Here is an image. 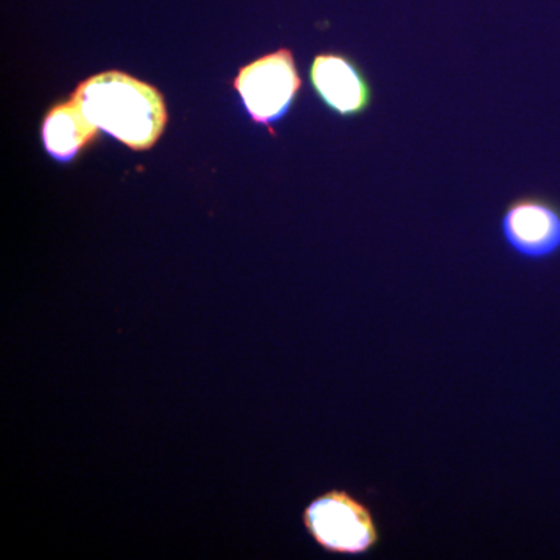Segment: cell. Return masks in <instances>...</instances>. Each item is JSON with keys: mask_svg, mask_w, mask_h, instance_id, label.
<instances>
[{"mask_svg": "<svg viewBox=\"0 0 560 560\" xmlns=\"http://www.w3.org/2000/svg\"><path fill=\"white\" fill-rule=\"evenodd\" d=\"M500 234L526 261H548L560 254V205L541 195L514 198L503 210Z\"/></svg>", "mask_w": 560, "mask_h": 560, "instance_id": "277c9868", "label": "cell"}, {"mask_svg": "<svg viewBox=\"0 0 560 560\" xmlns=\"http://www.w3.org/2000/svg\"><path fill=\"white\" fill-rule=\"evenodd\" d=\"M311 84L318 101L342 119H355L374 101L371 81L359 62L341 51H320L311 65Z\"/></svg>", "mask_w": 560, "mask_h": 560, "instance_id": "5b68a950", "label": "cell"}, {"mask_svg": "<svg viewBox=\"0 0 560 560\" xmlns=\"http://www.w3.org/2000/svg\"><path fill=\"white\" fill-rule=\"evenodd\" d=\"M70 101L98 130L135 151L150 150L167 127L168 114L161 92L119 70L84 80Z\"/></svg>", "mask_w": 560, "mask_h": 560, "instance_id": "6da1fadb", "label": "cell"}, {"mask_svg": "<svg viewBox=\"0 0 560 560\" xmlns=\"http://www.w3.org/2000/svg\"><path fill=\"white\" fill-rule=\"evenodd\" d=\"M98 128L81 113L75 102L54 106L40 128L47 153L58 162H70L97 139Z\"/></svg>", "mask_w": 560, "mask_h": 560, "instance_id": "8992f818", "label": "cell"}, {"mask_svg": "<svg viewBox=\"0 0 560 560\" xmlns=\"http://www.w3.org/2000/svg\"><path fill=\"white\" fill-rule=\"evenodd\" d=\"M308 536L330 555H370L381 544L374 512L346 489H330L313 499L302 511Z\"/></svg>", "mask_w": 560, "mask_h": 560, "instance_id": "7a4b0ae2", "label": "cell"}, {"mask_svg": "<svg viewBox=\"0 0 560 560\" xmlns=\"http://www.w3.org/2000/svg\"><path fill=\"white\" fill-rule=\"evenodd\" d=\"M235 91L254 124L276 136L275 125L289 114L302 90L294 54L287 47L264 55L238 70Z\"/></svg>", "mask_w": 560, "mask_h": 560, "instance_id": "3957f363", "label": "cell"}]
</instances>
